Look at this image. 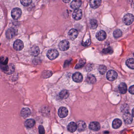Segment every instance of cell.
<instances>
[{
	"label": "cell",
	"instance_id": "6da1fadb",
	"mask_svg": "<svg viewBox=\"0 0 134 134\" xmlns=\"http://www.w3.org/2000/svg\"><path fill=\"white\" fill-rule=\"evenodd\" d=\"M1 68L5 73L10 75L13 73L15 70V67L12 64H10L8 65H3L1 66Z\"/></svg>",
	"mask_w": 134,
	"mask_h": 134
},
{
	"label": "cell",
	"instance_id": "7a4b0ae2",
	"mask_svg": "<svg viewBox=\"0 0 134 134\" xmlns=\"http://www.w3.org/2000/svg\"><path fill=\"white\" fill-rule=\"evenodd\" d=\"M17 30L14 28H10L7 30L6 35L8 39H12L17 35Z\"/></svg>",
	"mask_w": 134,
	"mask_h": 134
},
{
	"label": "cell",
	"instance_id": "3957f363",
	"mask_svg": "<svg viewBox=\"0 0 134 134\" xmlns=\"http://www.w3.org/2000/svg\"><path fill=\"white\" fill-rule=\"evenodd\" d=\"M22 11L20 8H14L11 12L12 17L15 20H17L21 17Z\"/></svg>",
	"mask_w": 134,
	"mask_h": 134
},
{
	"label": "cell",
	"instance_id": "277c9868",
	"mask_svg": "<svg viewBox=\"0 0 134 134\" xmlns=\"http://www.w3.org/2000/svg\"><path fill=\"white\" fill-rule=\"evenodd\" d=\"M59 55V52L56 49L49 50L47 53V57L51 60H54L57 58Z\"/></svg>",
	"mask_w": 134,
	"mask_h": 134
},
{
	"label": "cell",
	"instance_id": "5b68a950",
	"mask_svg": "<svg viewBox=\"0 0 134 134\" xmlns=\"http://www.w3.org/2000/svg\"><path fill=\"white\" fill-rule=\"evenodd\" d=\"M106 77L109 81H113L117 79L118 77V74L115 71L113 70H111L107 72Z\"/></svg>",
	"mask_w": 134,
	"mask_h": 134
},
{
	"label": "cell",
	"instance_id": "8992f818",
	"mask_svg": "<svg viewBox=\"0 0 134 134\" xmlns=\"http://www.w3.org/2000/svg\"><path fill=\"white\" fill-rule=\"evenodd\" d=\"M69 47V42L67 40H62L59 44V49L62 51H67Z\"/></svg>",
	"mask_w": 134,
	"mask_h": 134
},
{
	"label": "cell",
	"instance_id": "52a82bcc",
	"mask_svg": "<svg viewBox=\"0 0 134 134\" xmlns=\"http://www.w3.org/2000/svg\"><path fill=\"white\" fill-rule=\"evenodd\" d=\"M134 20V16L131 14H126L123 18V22L127 25H129L131 24Z\"/></svg>",
	"mask_w": 134,
	"mask_h": 134
},
{
	"label": "cell",
	"instance_id": "ba28073f",
	"mask_svg": "<svg viewBox=\"0 0 134 134\" xmlns=\"http://www.w3.org/2000/svg\"><path fill=\"white\" fill-rule=\"evenodd\" d=\"M13 47L15 50L17 51H21L23 48V42L20 40H17L14 42Z\"/></svg>",
	"mask_w": 134,
	"mask_h": 134
},
{
	"label": "cell",
	"instance_id": "9c48e42d",
	"mask_svg": "<svg viewBox=\"0 0 134 134\" xmlns=\"http://www.w3.org/2000/svg\"><path fill=\"white\" fill-rule=\"evenodd\" d=\"M68 111L67 109L64 107H61L59 109L58 114L60 118H64L68 114Z\"/></svg>",
	"mask_w": 134,
	"mask_h": 134
},
{
	"label": "cell",
	"instance_id": "30bf717a",
	"mask_svg": "<svg viewBox=\"0 0 134 134\" xmlns=\"http://www.w3.org/2000/svg\"><path fill=\"white\" fill-rule=\"evenodd\" d=\"M82 12L80 9H77L74 11L72 14V16L74 19L76 21L81 19L82 17Z\"/></svg>",
	"mask_w": 134,
	"mask_h": 134
},
{
	"label": "cell",
	"instance_id": "8fae6325",
	"mask_svg": "<svg viewBox=\"0 0 134 134\" xmlns=\"http://www.w3.org/2000/svg\"><path fill=\"white\" fill-rule=\"evenodd\" d=\"M78 35V31L76 29H72L68 32V37L70 39L74 40L77 37Z\"/></svg>",
	"mask_w": 134,
	"mask_h": 134
},
{
	"label": "cell",
	"instance_id": "7c38bea8",
	"mask_svg": "<svg viewBox=\"0 0 134 134\" xmlns=\"http://www.w3.org/2000/svg\"><path fill=\"white\" fill-rule=\"evenodd\" d=\"M123 120L126 124H130L132 121V117L131 114L129 113H125L123 115Z\"/></svg>",
	"mask_w": 134,
	"mask_h": 134
},
{
	"label": "cell",
	"instance_id": "4fadbf2b",
	"mask_svg": "<svg viewBox=\"0 0 134 134\" xmlns=\"http://www.w3.org/2000/svg\"><path fill=\"white\" fill-rule=\"evenodd\" d=\"M72 79L75 82L79 83L83 81V76L80 73L76 72L73 74Z\"/></svg>",
	"mask_w": 134,
	"mask_h": 134
},
{
	"label": "cell",
	"instance_id": "5bb4252c",
	"mask_svg": "<svg viewBox=\"0 0 134 134\" xmlns=\"http://www.w3.org/2000/svg\"><path fill=\"white\" fill-rule=\"evenodd\" d=\"M82 4L81 0H74L70 4V7L73 9H78Z\"/></svg>",
	"mask_w": 134,
	"mask_h": 134
},
{
	"label": "cell",
	"instance_id": "9a60e30c",
	"mask_svg": "<svg viewBox=\"0 0 134 134\" xmlns=\"http://www.w3.org/2000/svg\"><path fill=\"white\" fill-rule=\"evenodd\" d=\"M89 127L92 130L98 131L100 129V124L98 122H93L89 124Z\"/></svg>",
	"mask_w": 134,
	"mask_h": 134
},
{
	"label": "cell",
	"instance_id": "2e32d148",
	"mask_svg": "<svg viewBox=\"0 0 134 134\" xmlns=\"http://www.w3.org/2000/svg\"><path fill=\"white\" fill-rule=\"evenodd\" d=\"M31 55L33 56H37L39 55L40 53V49L39 47L37 46H33L30 51Z\"/></svg>",
	"mask_w": 134,
	"mask_h": 134
},
{
	"label": "cell",
	"instance_id": "e0dca14e",
	"mask_svg": "<svg viewBox=\"0 0 134 134\" xmlns=\"http://www.w3.org/2000/svg\"><path fill=\"white\" fill-rule=\"evenodd\" d=\"M96 38L100 41H103L106 38V33L104 31H100L97 33Z\"/></svg>",
	"mask_w": 134,
	"mask_h": 134
},
{
	"label": "cell",
	"instance_id": "ac0fdd59",
	"mask_svg": "<svg viewBox=\"0 0 134 134\" xmlns=\"http://www.w3.org/2000/svg\"><path fill=\"white\" fill-rule=\"evenodd\" d=\"M101 3L102 0H91L90 5L92 8L95 9L100 5Z\"/></svg>",
	"mask_w": 134,
	"mask_h": 134
},
{
	"label": "cell",
	"instance_id": "d6986e66",
	"mask_svg": "<svg viewBox=\"0 0 134 134\" xmlns=\"http://www.w3.org/2000/svg\"><path fill=\"white\" fill-rule=\"evenodd\" d=\"M31 112L28 108H24L21 111V115L24 118H26L30 115Z\"/></svg>",
	"mask_w": 134,
	"mask_h": 134
},
{
	"label": "cell",
	"instance_id": "ffe728a7",
	"mask_svg": "<svg viewBox=\"0 0 134 134\" xmlns=\"http://www.w3.org/2000/svg\"><path fill=\"white\" fill-rule=\"evenodd\" d=\"M77 129L79 131H83L85 130L86 127L85 123L83 121H79L77 123Z\"/></svg>",
	"mask_w": 134,
	"mask_h": 134
},
{
	"label": "cell",
	"instance_id": "44dd1931",
	"mask_svg": "<svg viewBox=\"0 0 134 134\" xmlns=\"http://www.w3.org/2000/svg\"><path fill=\"white\" fill-rule=\"evenodd\" d=\"M77 129V125L74 122H71L68 124L67 129L69 131L71 132H74Z\"/></svg>",
	"mask_w": 134,
	"mask_h": 134
},
{
	"label": "cell",
	"instance_id": "7402d4cb",
	"mask_svg": "<svg viewBox=\"0 0 134 134\" xmlns=\"http://www.w3.org/2000/svg\"><path fill=\"white\" fill-rule=\"evenodd\" d=\"M35 124V121L33 119H28L24 123L25 126L27 128H31L34 126Z\"/></svg>",
	"mask_w": 134,
	"mask_h": 134
},
{
	"label": "cell",
	"instance_id": "603a6c76",
	"mask_svg": "<svg viewBox=\"0 0 134 134\" xmlns=\"http://www.w3.org/2000/svg\"><path fill=\"white\" fill-rule=\"evenodd\" d=\"M119 90L121 94H125L127 90V88L126 84L125 83H121L120 84L118 87Z\"/></svg>",
	"mask_w": 134,
	"mask_h": 134
},
{
	"label": "cell",
	"instance_id": "cb8c5ba5",
	"mask_svg": "<svg viewBox=\"0 0 134 134\" xmlns=\"http://www.w3.org/2000/svg\"><path fill=\"white\" fill-rule=\"evenodd\" d=\"M122 122L119 119H116L114 120L112 123V126L114 129H117L120 128Z\"/></svg>",
	"mask_w": 134,
	"mask_h": 134
},
{
	"label": "cell",
	"instance_id": "d4e9b609",
	"mask_svg": "<svg viewBox=\"0 0 134 134\" xmlns=\"http://www.w3.org/2000/svg\"><path fill=\"white\" fill-rule=\"evenodd\" d=\"M69 96V93L67 90L62 91L60 93V97L62 99H65L68 97Z\"/></svg>",
	"mask_w": 134,
	"mask_h": 134
},
{
	"label": "cell",
	"instance_id": "484cf974",
	"mask_svg": "<svg viewBox=\"0 0 134 134\" xmlns=\"http://www.w3.org/2000/svg\"><path fill=\"white\" fill-rule=\"evenodd\" d=\"M86 80L87 82L90 84H93L96 81V79L95 76L92 75H89L87 76Z\"/></svg>",
	"mask_w": 134,
	"mask_h": 134
},
{
	"label": "cell",
	"instance_id": "4316f807",
	"mask_svg": "<svg viewBox=\"0 0 134 134\" xmlns=\"http://www.w3.org/2000/svg\"><path fill=\"white\" fill-rule=\"evenodd\" d=\"M52 75V72L51 71L46 70L43 71L42 73L41 77L44 79L49 78Z\"/></svg>",
	"mask_w": 134,
	"mask_h": 134
},
{
	"label": "cell",
	"instance_id": "83f0119b",
	"mask_svg": "<svg viewBox=\"0 0 134 134\" xmlns=\"http://www.w3.org/2000/svg\"><path fill=\"white\" fill-rule=\"evenodd\" d=\"M126 65L129 68L131 69H134V59L129 58L128 59L126 62Z\"/></svg>",
	"mask_w": 134,
	"mask_h": 134
},
{
	"label": "cell",
	"instance_id": "f1b7e54d",
	"mask_svg": "<svg viewBox=\"0 0 134 134\" xmlns=\"http://www.w3.org/2000/svg\"><path fill=\"white\" fill-rule=\"evenodd\" d=\"M86 63L85 60V59H81L79 60V62L77 64L75 67L76 69H79L83 67L84 65H85Z\"/></svg>",
	"mask_w": 134,
	"mask_h": 134
},
{
	"label": "cell",
	"instance_id": "f546056e",
	"mask_svg": "<svg viewBox=\"0 0 134 134\" xmlns=\"http://www.w3.org/2000/svg\"><path fill=\"white\" fill-rule=\"evenodd\" d=\"M98 70L101 74L104 75L106 72L107 68L105 65H100L99 67Z\"/></svg>",
	"mask_w": 134,
	"mask_h": 134
},
{
	"label": "cell",
	"instance_id": "4dcf8cb0",
	"mask_svg": "<svg viewBox=\"0 0 134 134\" xmlns=\"http://www.w3.org/2000/svg\"><path fill=\"white\" fill-rule=\"evenodd\" d=\"M102 52L104 54H111L113 53V50L112 48L111 47H108L104 49H103Z\"/></svg>",
	"mask_w": 134,
	"mask_h": 134
},
{
	"label": "cell",
	"instance_id": "1f68e13d",
	"mask_svg": "<svg viewBox=\"0 0 134 134\" xmlns=\"http://www.w3.org/2000/svg\"><path fill=\"white\" fill-rule=\"evenodd\" d=\"M122 32L120 30H115L113 32V36L115 38H118L121 37L122 35Z\"/></svg>",
	"mask_w": 134,
	"mask_h": 134
},
{
	"label": "cell",
	"instance_id": "d6a6232c",
	"mask_svg": "<svg viewBox=\"0 0 134 134\" xmlns=\"http://www.w3.org/2000/svg\"><path fill=\"white\" fill-rule=\"evenodd\" d=\"M90 26L91 28H96L98 26V22L95 19H92L90 21Z\"/></svg>",
	"mask_w": 134,
	"mask_h": 134
},
{
	"label": "cell",
	"instance_id": "836d02e7",
	"mask_svg": "<svg viewBox=\"0 0 134 134\" xmlns=\"http://www.w3.org/2000/svg\"><path fill=\"white\" fill-rule=\"evenodd\" d=\"M21 3L24 6H28L32 3V0H21Z\"/></svg>",
	"mask_w": 134,
	"mask_h": 134
},
{
	"label": "cell",
	"instance_id": "e575fe53",
	"mask_svg": "<svg viewBox=\"0 0 134 134\" xmlns=\"http://www.w3.org/2000/svg\"><path fill=\"white\" fill-rule=\"evenodd\" d=\"M8 62V58H7L5 59L4 57L1 58V63L3 65H7Z\"/></svg>",
	"mask_w": 134,
	"mask_h": 134
},
{
	"label": "cell",
	"instance_id": "d590c367",
	"mask_svg": "<svg viewBox=\"0 0 134 134\" xmlns=\"http://www.w3.org/2000/svg\"><path fill=\"white\" fill-rule=\"evenodd\" d=\"M39 131L40 134H44L45 130L44 128L42 125H40L39 127Z\"/></svg>",
	"mask_w": 134,
	"mask_h": 134
},
{
	"label": "cell",
	"instance_id": "8d00e7d4",
	"mask_svg": "<svg viewBox=\"0 0 134 134\" xmlns=\"http://www.w3.org/2000/svg\"><path fill=\"white\" fill-rule=\"evenodd\" d=\"M93 65L92 63H89L88 65H87L86 67V70L87 72H90L91 71V70L93 69Z\"/></svg>",
	"mask_w": 134,
	"mask_h": 134
},
{
	"label": "cell",
	"instance_id": "74e56055",
	"mask_svg": "<svg viewBox=\"0 0 134 134\" xmlns=\"http://www.w3.org/2000/svg\"><path fill=\"white\" fill-rule=\"evenodd\" d=\"M91 44V40L90 39L87 40L85 42H83L82 43V45L84 46H89Z\"/></svg>",
	"mask_w": 134,
	"mask_h": 134
},
{
	"label": "cell",
	"instance_id": "f35d334b",
	"mask_svg": "<svg viewBox=\"0 0 134 134\" xmlns=\"http://www.w3.org/2000/svg\"><path fill=\"white\" fill-rule=\"evenodd\" d=\"M129 92L130 94L134 95V85L130 87L129 89Z\"/></svg>",
	"mask_w": 134,
	"mask_h": 134
},
{
	"label": "cell",
	"instance_id": "ab89813d",
	"mask_svg": "<svg viewBox=\"0 0 134 134\" xmlns=\"http://www.w3.org/2000/svg\"><path fill=\"white\" fill-rule=\"evenodd\" d=\"M64 3H68L70 1V0H62Z\"/></svg>",
	"mask_w": 134,
	"mask_h": 134
},
{
	"label": "cell",
	"instance_id": "60d3db41",
	"mask_svg": "<svg viewBox=\"0 0 134 134\" xmlns=\"http://www.w3.org/2000/svg\"><path fill=\"white\" fill-rule=\"evenodd\" d=\"M132 114L133 117H134V108H133L132 110Z\"/></svg>",
	"mask_w": 134,
	"mask_h": 134
},
{
	"label": "cell",
	"instance_id": "b9f144b4",
	"mask_svg": "<svg viewBox=\"0 0 134 134\" xmlns=\"http://www.w3.org/2000/svg\"></svg>",
	"mask_w": 134,
	"mask_h": 134
}]
</instances>
